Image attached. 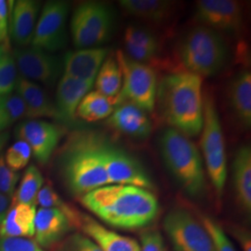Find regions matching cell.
I'll return each mask as SVG.
<instances>
[{
    "label": "cell",
    "mask_w": 251,
    "mask_h": 251,
    "mask_svg": "<svg viewBox=\"0 0 251 251\" xmlns=\"http://www.w3.org/2000/svg\"><path fill=\"white\" fill-rule=\"evenodd\" d=\"M81 204L104 224L126 230L150 225L159 210L156 197L148 189L108 184L80 198Z\"/></svg>",
    "instance_id": "cell-1"
},
{
    "label": "cell",
    "mask_w": 251,
    "mask_h": 251,
    "mask_svg": "<svg viewBox=\"0 0 251 251\" xmlns=\"http://www.w3.org/2000/svg\"><path fill=\"white\" fill-rule=\"evenodd\" d=\"M103 135L92 129H77L67 136L58 153V168L63 183L81 198L109 184L101 159Z\"/></svg>",
    "instance_id": "cell-2"
},
{
    "label": "cell",
    "mask_w": 251,
    "mask_h": 251,
    "mask_svg": "<svg viewBox=\"0 0 251 251\" xmlns=\"http://www.w3.org/2000/svg\"><path fill=\"white\" fill-rule=\"evenodd\" d=\"M202 77L186 71L167 75L158 82L155 106L172 128L197 136L203 126Z\"/></svg>",
    "instance_id": "cell-3"
},
{
    "label": "cell",
    "mask_w": 251,
    "mask_h": 251,
    "mask_svg": "<svg viewBox=\"0 0 251 251\" xmlns=\"http://www.w3.org/2000/svg\"><path fill=\"white\" fill-rule=\"evenodd\" d=\"M159 148L167 169L181 189L190 197L202 196L206 189V176L196 144L186 135L170 127L163 131Z\"/></svg>",
    "instance_id": "cell-4"
},
{
    "label": "cell",
    "mask_w": 251,
    "mask_h": 251,
    "mask_svg": "<svg viewBox=\"0 0 251 251\" xmlns=\"http://www.w3.org/2000/svg\"><path fill=\"white\" fill-rule=\"evenodd\" d=\"M177 55L186 72L200 77L212 76L225 67L228 48L219 32L199 25L182 36Z\"/></svg>",
    "instance_id": "cell-5"
},
{
    "label": "cell",
    "mask_w": 251,
    "mask_h": 251,
    "mask_svg": "<svg viewBox=\"0 0 251 251\" xmlns=\"http://www.w3.org/2000/svg\"><path fill=\"white\" fill-rule=\"evenodd\" d=\"M201 147L208 177L216 196L223 197L227 178L225 142L215 100L209 94L203 100V126Z\"/></svg>",
    "instance_id": "cell-6"
},
{
    "label": "cell",
    "mask_w": 251,
    "mask_h": 251,
    "mask_svg": "<svg viewBox=\"0 0 251 251\" xmlns=\"http://www.w3.org/2000/svg\"><path fill=\"white\" fill-rule=\"evenodd\" d=\"M116 57L122 74V88L116 100V106L129 102L146 113H152L158 87L154 69L149 64L130 59L122 50H118Z\"/></svg>",
    "instance_id": "cell-7"
},
{
    "label": "cell",
    "mask_w": 251,
    "mask_h": 251,
    "mask_svg": "<svg viewBox=\"0 0 251 251\" xmlns=\"http://www.w3.org/2000/svg\"><path fill=\"white\" fill-rule=\"evenodd\" d=\"M115 17L106 4L87 1L73 13L70 32L73 43L78 50L96 48L107 42L113 34Z\"/></svg>",
    "instance_id": "cell-8"
},
{
    "label": "cell",
    "mask_w": 251,
    "mask_h": 251,
    "mask_svg": "<svg viewBox=\"0 0 251 251\" xmlns=\"http://www.w3.org/2000/svg\"><path fill=\"white\" fill-rule=\"evenodd\" d=\"M101 159L109 184L133 185L152 190L153 182L144 166L132 154L103 136L100 146Z\"/></svg>",
    "instance_id": "cell-9"
},
{
    "label": "cell",
    "mask_w": 251,
    "mask_h": 251,
    "mask_svg": "<svg viewBox=\"0 0 251 251\" xmlns=\"http://www.w3.org/2000/svg\"><path fill=\"white\" fill-rule=\"evenodd\" d=\"M163 227L176 251H216L201 222L185 209L170 211L163 221Z\"/></svg>",
    "instance_id": "cell-10"
},
{
    "label": "cell",
    "mask_w": 251,
    "mask_h": 251,
    "mask_svg": "<svg viewBox=\"0 0 251 251\" xmlns=\"http://www.w3.org/2000/svg\"><path fill=\"white\" fill-rule=\"evenodd\" d=\"M70 5L66 1H48L40 10L31 46L54 52L67 44L66 23Z\"/></svg>",
    "instance_id": "cell-11"
},
{
    "label": "cell",
    "mask_w": 251,
    "mask_h": 251,
    "mask_svg": "<svg viewBox=\"0 0 251 251\" xmlns=\"http://www.w3.org/2000/svg\"><path fill=\"white\" fill-rule=\"evenodd\" d=\"M18 141L25 142L36 161L45 165L57 149L65 128L43 120H28L20 123L15 129Z\"/></svg>",
    "instance_id": "cell-12"
},
{
    "label": "cell",
    "mask_w": 251,
    "mask_h": 251,
    "mask_svg": "<svg viewBox=\"0 0 251 251\" xmlns=\"http://www.w3.org/2000/svg\"><path fill=\"white\" fill-rule=\"evenodd\" d=\"M12 51L20 75L28 80L51 87L63 70V64L56 57L32 46L18 48Z\"/></svg>",
    "instance_id": "cell-13"
},
{
    "label": "cell",
    "mask_w": 251,
    "mask_h": 251,
    "mask_svg": "<svg viewBox=\"0 0 251 251\" xmlns=\"http://www.w3.org/2000/svg\"><path fill=\"white\" fill-rule=\"evenodd\" d=\"M196 18L201 25L217 32L236 34L244 24L242 5L234 0H199L196 4Z\"/></svg>",
    "instance_id": "cell-14"
},
{
    "label": "cell",
    "mask_w": 251,
    "mask_h": 251,
    "mask_svg": "<svg viewBox=\"0 0 251 251\" xmlns=\"http://www.w3.org/2000/svg\"><path fill=\"white\" fill-rule=\"evenodd\" d=\"M107 57V49L99 47L69 51L63 57V75L94 83L100 66Z\"/></svg>",
    "instance_id": "cell-15"
},
{
    "label": "cell",
    "mask_w": 251,
    "mask_h": 251,
    "mask_svg": "<svg viewBox=\"0 0 251 251\" xmlns=\"http://www.w3.org/2000/svg\"><path fill=\"white\" fill-rule=\"evenodd\" d=\"M107 124L118 132L135 139L147 138L152 129L146 112L129 102L117 105L108 117Z\"/></svg>",
    "instance_id": "cell-16"
},
{
    "label": "cell",
    "mask_w": 251,
    "mask_h": 251,
    "mask_svg": "<svg viewBox=\"0 0 251 251\" xmlns=\"http://www.w3.org/2000/svg\"><path fill=\"white\" fill-rule=\"evenodd\" d=\"M73 226L69 219L56 208L41 207L35 220V241L42 249L50 248L63 239Z\"/></svg>",
    "instance_id": "cell-17"
},
{
    "label": "cell",
    "mask_w": 251,
    "mask_h": 251,
    "mask_svg": "<svg viewBox=\"0 0 251 251\" xmlns=\"http://www.w3.org/2000/svg\"><path fill=\"white\" fill-rule=\"evenodd\" d=\"M124 53L139 63H151L158 58L161 43L151 30L143 26L129 25L124 33Z\"/></svg>",
    "instance_id": "cell-18"
},
{
    "label": "cell",
    "mask_w": 251,
    "mask_h": 251,
    "mask_svg": "<svg viewBox=\"0 0 251 251\" xmlns=\"http://www.w3.org/2000/svg\"><path fill=\"white\" fill-rule=\"evenodd\" d=\"M15 89L25 103V117L32 119L49 117L62 121L55 103L36 82L25 79L19 75Z\"/></svg>",
    "instance_id": "cell-19"
},
{
    "label": "cell",
    "mask_w": 251,
    "mask_h": 251,
    "mask_svg": "<svg viewBox=\"0 0 251 251\" xmlns=\"http://www.w3.org/2000/svg\"><path fill=\"white\" fill-rule=\"evenodd\" d=\"M94 83L63 75L57 86L55 105L63 122L76 118V110L82 99L90 92Z\"/></svg>",
    "instance_id": "cell-20"
},
{
    "label": "cell",
    "mask_w": 251,
    "mask_h": 251,
    "mask_svg": "<svg viewBox=\"0 0 251 251\" xmlns=\"http://www.w3.org/2000/svg\"><path fill=\"white\" fill-rule=\"evenodd\" d=\"M79 228L101 251H141L140 244L135 239L108 229L90 216L81 214Z\"/></svg>",
    "instance_id": "cell-21"
},
{
    "label": "cell",
    "mask_w": 251,
    "mask_h": 251,
    "mask_svg": "<svg viewBox=\"0 0 251 251\" xmlns=\"http://www.w3.org/2000/svg\"><path fill=\"white\" fill-rule=\"evenodd\" d=\"M40 6V2L35 0H18L13 4L10 33L20 48L27 47L32 42Z\"/></svg>",
    "instance_id": "cell-22"
},
{
    "label": "cell",
    "mask_w": 251,
    "mask_h": 251,
    "mask_svg": "<svg viewBox=\"0 0 251 251\" xmlns=\"http://www.w3.org/2000/svg\"><path fill=\"white\" fill-rule=\"evenodd\" d=\"M233 188L238 205L251 212V148L243 145L235 152L233 163Z\"/></svg>",
    "instance_id": "cell-23"
},
{
    "label": "cell",
    "mask_w": 251,
    "mask_h": 251,
    "mask_svg": "<svg viewBox=\"0 0 251 251\" xmlns=\"http://www.w3.org/2000/svg\"><path fill=\"white\" fill-rule=\"evenodd\" d=\"M230 107L238 123L245 128L251 126V73L245 70L237 74L228 89Z\"/></svg>",
    "instance_id": "cell-24"
},
{
    "label": "cell",
    "mask_w": 251,
    "mask_h": 251,
    "mask_svg": "<svg viewBox=\"0 0 251 251\" xmlns=\"http://www.w3.org/2000/svg\"><path fill=\"white\" fill-rule=\"evenodd\" d=\"M36 206L10 205L0 228V237H32L35 235Z\"/></svg>",
    "instance_id": "cell-25"
},
{
    "label": "cell",
    "mask_w": 251,
    "mask_h": 251,
    "mask_svg": "<svg viewBox=\"0 0 251 251\" xmlns=\"http://www.w3.org/2000/svg\"><path fill=\"white\" fill-rule=\"evenodd\" d=\"M126 14L153 24H161L171 18L174 2L165 0H121L118 2Z\"/></svg>",
    "instance_id": "cell-26"
},
{
    "label": "cell",
    "mask_w": 251,
    "mask_h": 251,
    "mask_svg": "<svg viewBox=\"0 0 251 251\" xmlns=\"http://www.w3.org/2000/svg\"><path fill=\"white\" fill-rule=\"evenodd\" d=\"M96 90L102 95L115 100L122 88V74L116 55H108L100 68L95 79Z\"/></svg>",
    "instance_id": "cell-27"
},
{
    "label": "cell",
    "mask_w": 251,
    "mask_h": 251,
    "mask_svg": "<svg viewBox=\"0 0 251 251\" xmlns=\"http://www.w3.org/2000/svg\"><path fill=\"white\" fill-rule=\"evenodd\" d=\"M115 107L114 100L97 90L90 91L81 100L76 110V117L88 122L99 121L110 117Z\"/></svg>",
    "instance_id": "cell-28"
},
{
    "label": "cell",
    "mask_w": 251,
    "mask_h": 251,
    "mask_svg": "<svg viewBox=\"0 0 251 251\" xmlns=\"http://www.w3.org/2000/svg\"><path fill=\"white\" fill-rule=\"evenodd\" d=\"M43 183L44 178L40 171L35 165L29 166L23 175L18 189L15 190L11 205L25 204L36 206L37 195Z\"/></svg>",
    "instance_id": "cell-29"
},
{
    "label": "cell",
    "mask_w": 251,
    "mask_h": 251,
    "mask_svg": "<svg viewBox=\"0 0 251 251\" xmlns=\"http://www.w3.org/2000/svg\"><path fill=\"white\" fill-rule=\"evenodd\" d=\"M18 79V69L8 40L0 44V95L12 92Z\"/></svg>",
    "instance_id": "cell-30"
},
{
    "label": "cell",
    "mask_w": 251,
    "mask_h": 251,
    "mask_svg": "<svg viewBox=\"0 0 251 251\" xmlns=\"http://www.w3.org/2000/svg\"><path fill=\"white\" fill-rule=\"evenodd\" d=\"M25 117V106L17 92L0 95V132Z\"/></svg>",
    "instance_id": "cell-31"
},
{
    "label": "cell",
    "mask_w": 251,
    "mask_h": 251,
    "mask_svg": "<svg viewBox=\"0 0 251 251\" xmlns=\"http://www.w3.org/2000/svg\"><path fill=\"white\" fill-rule=\"evenodd\" d=\"M36 204L45 208H56L62 211L69 219L74 227H79L81 213L64 202L50 184H46L40 189Z\"/></svg>",
    "instance_id": "cell-32"
},
{
    "label": "cell",
    "mask_w": 251,
    "mask_h": 251,
    "mask_svg": "<svg viewBox=\"0 0 251 251\" xmlns=\"http://www.w3.org/2000/svg\"><path fill=\"white\" fill-rule=\"evenodd\" d=\"M32 152L29 145L23 141L12 144L4 157V161L10 170L18 171L26 167L31 158Z\"/></svg>",
    "instance_id": "cell-33"
},
{
    "label": "cell",
    "mask_w": 251,
    "mask_h": 251,
    "mask_svg": "<svg viewBox=\"0 0 251 251\" xmlns=\"http://www.w3.org/2000/svg\"><path fill=\"white\" fill-rule=\"evenodd\" d=\"M201 224L210 235L216 251H236L233 243L231 242L228 235H226L222 226L213 218L209 216H202Z\"/></svg>",
    "instance_id": "cell-34"
},
{
    "label": "cell",
    "mask_w": 251,
    "mask_h": 251,
    "mask_svg": "<svg viewBox=\"0 0 251 251\" xmlns=\"http://www.w3.org/2000/svg\"><path fill=\"white\" fill-rule=\"evenodd\" d=\"M19 179L18 172L10 170L4 161V157L0 156V193L12 199Z\"/></svg>",
    "instance_id": "cell-35"
},
{
    "label": "cell",
    "mask_w": 251,
    "mask_h": 251,
    "mask_svg": "<svg viewBox=\"0 0 251 251\" xmlns=\"http://www.w3.org/2000/svg\"><path fill=\"white\" fill-rule=\"evenodd\" d=\"M0 251H45L35 240L24 237H0Z\"/></svg>",
    "instance_id": "cell-36"
},
{
    "label": "cell",
    "mask_w": 251,
    "mask_h": 251,
    "mask_svg": "<svg viewBox=\"0 0 251 251\" xmlns=\"http://www.w3.org/2000/svg\"><path fill=\"white\" fill-rule=\"evenodd\" d=\"M59 251H101V250L87 235L75 233L63 242Z\"/></svg>",
    "instance_id": "cell-37"
},
{
    "label": "cell",
    "mask_w": 251,
    "mask_h": 251,
    "mask_svg": "<svg viewBox=\"0 0 251 251\" xmlns=\"http://www.w3.org/2000/svg\"><path fill=\"white\" fill-rule=\"evenodd\" d=\"M139 244L141 251H166L161 233L155 230H148L142 233Z\"/></svg>",
    "instance_id": "cell-38"
},
{
    "label": "cell",
    "mask_w": 251,
    "mask_h": 251,
    "mask_svg": "<svg viewBox=\"0 0 251 251\" xmlns=\"http://www.w3.org/2000/svg\"><path fill=\"white\" fill-rule=\"evenodd\" d=\"M9 1L0 0V36L1 40H7L9 21Z\"/></svg>",
    "instance_id": "cell-39"
},
{
    "label": "cell",
    "mask_w": 251,
    "mask_h": 251,
    "mask_svg": "<svg viewBox=\"0 0 251 251\" xmlns=\"http://www.w3.org/2000/svg\"><path fill=\"white\" fill-rule=\"evenodd\" d=\"M237 241L240 244L243 251H251V233L247 230L237 229L234 233Z\"/></svg>",
    "instance_id": "cell-40"
},
{
    "label": "cell",
    "mask_w": 251,
    "mask_h": 251,
    "mask_svg": "<svg viewBox=\"0 0 251 251\" xmlns=\"http://www.w3.org/2000/svg\"><path fill=\"white\" fill-rule=\"evenodd\" d=\"M11 205V199L0 193V228Z\"/></svg>",
    "instance_id": "cell-41"
},
{
    "label": "cell",
    "mask_w": 251,
    "mask_h": 251,
    "mask_svg": "<svg viewBox=\"0 0 251 251\" xmlns=\"http://www.w3.org/2000/svg\"><path fill=\"white\" fill-rule=\"evenodd\" d=\"M6 140H7V135L3 134V133L0 132V152H1V150H2V148H3V146H4V144H5ZM0 156H1V155H0Z\"/></svg>",
    "instance_id": "cell-42"
},
{
    "label": "cell",
    "mask_w": 251,
    "mask_h": 251,
    "mask_svg": "<svg viewBox=\"0 0 251 251\" xmlns=\"http://www.w3.org/2000/svg\"><path fill=\"white\" fill-rule=\"evenodd\" d=\"M0 42H2V40H1V36H0Z\"/></svg>",
    "instance_id": "cell-43"
}]
</instances>
